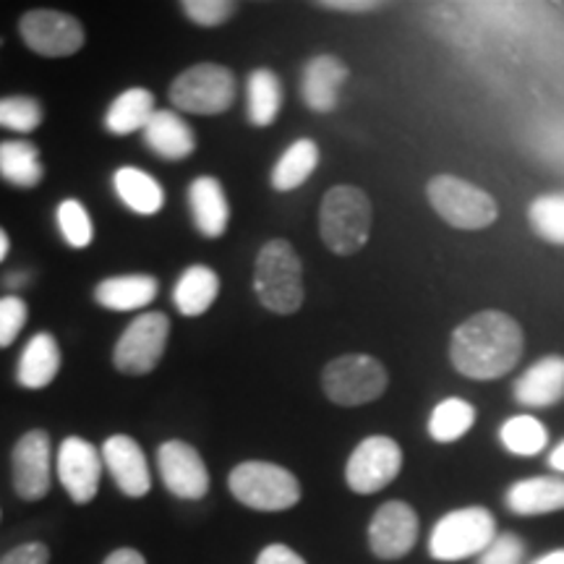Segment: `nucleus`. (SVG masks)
Listing matches in <instances>:
<instances>
[{
  "label": "nucleus",
  "instance_id": "obj_32",
  "mask_svg": "<svg viewBox=\"0 0 564 564\" xmlns=\"http://www.w3.org/2000/svg\"><path fill=\"white\" fill-rule=\"evenodd\" d=\"M528 225L541 241L564 246V192L535 196L528 207Z\"/></svg>",
  "mask_w": 564,
  "mask_h": 564
},
{
  "label": "nucleus",
  "instance_id": "obj_16",
  "mask_svg": "<svg viewBox=\"0 0 564 564\" xmlns=\"http://www.w3.org/2000/svg\"><path fill=\"white\" fill-rule=\"evenodd\" d=\"M100 453L105 468L110 470L112 481L118 484V489H121L126 497L139 499L150 494V465H147V457L141 453L137 440H131V436L126 434H116L102 444Z\"/></svg>",
  "mask_w": 564,
  "mask_h": 564
},
{
  "label": "nucleus",
  "instance_id": "obj_12",
  "mask_svg": "<svg viewBox=\"0 0 564 564\" xmlns=\"http://www.w3.org/2000/svg\"><path fill=\"white\" fill-rule=\"evenodd\" d=\"M419 512L403 499H390L373 512L366 539L377 560L394 562L413 552V546L419 544Z\"/></svg>",
  "mask_w": 564,
  "mask_h": 564
},
{
  "label": "nucleus",
  "instance_id": "obj_30",
  "mask_svg": "<svg viewBox=\"0 0 564 564\" xmlns=\"http://www.w3.org/2000/svg\"><path fill=\"white\" fill-rule=\"evenodd\" d=\"M499 442L514 457H535L549 447V429L535 415L518 413L499 426Z\"/></svg>",
  "mask_w": 564,
  "mask_h": 564
},
{
  "label": "nucleus",
  "instance_id": "obj_20",
  "mask_svg": "<svg viewBox=\"0 0 564 564\" xmlns=\"http://www.w3.org/2000/svg\"><path fill=\"white\" fill-rule=\"evenodd\" d=\"M188 207H192V217L196 230L204 238H223L228 230L230 209L228 196H225L223 183L212 175H199L188 186Z\"/></svg>",
  "mask_w": 564,
  "mask_h": 564
},
{
  "label": "nucleus",
  "instance_id": "obj_14",
  "mask_svg": "<svg viewBox=\"0 0 564 564\" xmlns=\"http://www.w3.org/2000/svg\"><path fill=\"white\" fill-rule=\"evenodd\" d=\"M102 453L82 436H68L58 449V478L76 505H89L97 497L102 478Z\"/></svg>",
  "mask_w": 564,
  "mask_h": 564
},
{
  "label": "nucleus",
  "instance_id": "obj_13",
  "mask_svg": "<svg viewBox=\"0 0 564 564\" xmlns=\"http://www.w3.org/2000/svg\"><path fill=\"white\" fill-rule=\"evenodd\" d=\"M13 489L24 502H40L53 484V444L47 432L32 429L17 442L11 453Z\"/></svg>",
  "mask_w": 564,
  "mask_h": 564
},
{
  "label": "nucleus",
  "instance_id": "obj_29",
  "mask_svg": "<svg viewBox=\"0 0 564 564\" xmlns=\"http://www.w3.org/2000/svg\"><path fill=\"white\" fill-rule=\"evenodd\" d=\"M319 165V147L312 139H299L282 152L278 165L272 167V188L274 192H293L312 178Z\"/></svg>",
  "mask_w": 564,
  "mask_h": 564
},
{
  "label": "nucleus",
  "instance_id": "obj_2",
  "mask_svg": "<svg viewBox=\"0 0 564 564\" xmlns=\"http://www.w3.org/2000/svg\"><path fill=\"white\" fill-rule=\"evenodd\" d=\"M319 232L324 246L337 257L361 251L371 236V202L364 188H329L319 207Z\"/></svg>",
  "mask_w": 564,
  "mask_h": 564
},
{
  "label": "nucleus",
  "instance_id": "obj_15",
  "mask_svg": "<svg viewBox=\"0 0 564 564\" xmlns=\"http://www.w3.org/2000/svg\"><path fill=\"white\" fill-rule=\"evenodd\" d=\"M158 465L162 484L167 491L181 499H202L209 491V474L202 455L196 453L192 444L171 440L158 449Z\"/></svg>",
  "mask_w": 564,
  "mask_h": 564
},
{
  "label": "nucleus",
  "instance_id": "obj_17",
  "mask_svg": "<svg viewBox=\"0 0 564 564\" xmlns=\"http://www.w3.org/2000/svg\"><path fill=\"white\" fill-rule=\"evenodd\" d=\"M505 507L514 518H544L564 512V478L556 474L528 476L507 486Z\"/></svg>",
  "mask_w": 564,
  "mask_h": 564
},
{
  "label": "nucleus",
  "instance_id": "obj_34",
  "mask_svg": "<svg viewBox=\"0 0 564 564\" xmlns=\"http://www.w3.org/2000/svg\"><path fill=\"white\" fill-rule=\"evenodd\" d=\"M55 217H58V228L66 243L74 246V249H87L91 238H95V228H91V217L84 209V204L79 199H63Z\"/></svg>",
  "mask_w": 564,
  "mask_h": 564
},
{
  "label": "nucleus",
  "instance_id": "obj_36",
  "mask_svg": "<svg viewBox=\"0 0 564 564\" xmlns=\"http://www.w3.org/2000/svg\"><path fill=\"white\" fill-rule=\"evenodd\" d=\"M183 13L199 26H220L232 17L236 3L230 0H186L181 6Z\"/></svg>",
  "mask_w": 564,
  "mask_h": 564
},
{
  "label": "nucleus",
  "instance_id": "obj_33",
  "mask_svg": "<svg viewBox=\"0 0 564 564\" xmlns=\"http://www.w3.org/2000/svg\"><path fill=\"white\" fill-rule=\"evenodd\" d=\"M42 123V105L34 97H0V129L13 133H32Z\"/></svg>",
  "mask_w": 564,
  "mask_h": 564
},
{
  "label": "nucleus",
  "instance_id": "obj_44",
  "mask_svg": "<svg viewBox=\"0 0 564 564\" xmlns=\"http://www.w3.org/2000/svg\"><path fill=\"white\" fill-rule=\"evenodd\" d=\"M30 282V272H11L9 278H6V285L9 288H21Z\"/></svg>",
  "mask_w": 564,
  "mask_h": 564
},
{
  "label": "nucleus",
  "instance_id": "obj_26",
  "mask_svg": "<svg viewBox=\"0 0 564 564\" xmlns=\"http://www.w3.org/2000/svg\"><path fill=\"white\" fill-rule=\"evenodd\" d=\"M112 188H116L118 199L137 215L152 217L165 207V192L150 173L139 171V167H118L112 175Z\"/></svg>",
  "mask_w": 564,
  "mask_h": 564
},
{
  "label": "nucleus",
  "instance_id": "obj_25",
  "mask_svg": "<svg viewBox=\"0 0 564 564\" xmlns=\"http://www.w3.org/2000/svg\"><path fill=\"white\" fill-rule=\"evenodd\" d=\"M154 112L158 110H154V95L150 89H126L123 95H118L112 100L108 112H105V129L112 137H129V133L144 131Z\"/></svg>",
  "mask_w": 564,
  "mask_h": 564
},
{
  "label": "nucleus",
  "instance_id": "obj_40",
  "mask_svg": "<svg viewBox=\"0 0 564 564\" xmlns=\"http://www.w3.org/2000/svg\"><path fill=\"white\" fill-rule=\"evenodd\" d=\"M322 9L329 11H343V13H369L382 9V3H373V0H327V3H319Z\"/></svg>",
  "mask_w": 564,
  "mask_h": 564
},
{
  "label": "nucleus",
  "instance_id": "obj_28",
  "mask_svg": "<svg viewBox=\"0 0 564 564\" xmlns=\"http://www.w3.org/2000/svg\"><path fill=\"white\" fill-rule=\"evenodd\" d=\"M282 108V84L270 68H257L246 82V112L251 126H272Z\"/></svg>",
  "mask_w": 564,
  "mask_h": 564
},
{
  "label": "nucleus",
  "instance_id": "obj_7",
  "mask_svg": "<svg viewBox=\"0 0 564 564\" xmlns=\"http://www.w3.org/2000/svg\"><path fill=\"white\" fill-rule=\"evenodd\" d=\"M390 373L379 358L366 352H348L324 366L322 390L335 405L358 408L373 403L387 392Z\"/></svg>",
  "mask_w": 564,
  "mask_h": 564
},
{
  "label": "nucleus",
  "instance_id": "obj_27",
  "mask_svg": "<svg viewBox=\"0 0 564 564\" xmlns=\"http://www.w3.org/2000/svg\"><path fill=\"white\" fill-rule=\"evenodd\" d=\"M42 162L40 150L26 139H9L0 141V178L11 186L19 188H34L40 186Z\"/></svg>",
  "mask_w": 564,
  "mask_h": 564
},
{
  "label": "nucleus",
  "instance_id": "obj_42",
  "mask_svg": "<svg viewBox=\"0 0 564 564\" xmlns=\"http://www.w3.org/2000/svg\"><path fill=\"white\" fill-rule=\"evenodd\" d=\"M549 468H552L556 476L564 478V440L549 453Z\"/></svg>",
  "mask_w": 564,
  "mask_h": 564
},
{
  "label": "nucleus",
  "instance_id": "obj_22",
  "mask_svg": "<svg viewBox=\"0 0 564 564\" xmlns=\"http://www.w3.org/2000/svg\"><path fill=\"white\" fill-rule=\"evenodd\" d=\"M61 371V348L51 333H37L19 358L17 379L24 390H45Z\"/></svg>",
  "mask_w": 564,
  "mask_h": 564
},
{
  "label": "nucleus",
  "instance_id": "obj_24",
  "mask_svg": "<svg viewBox=\"0 0 564 564\" xmlns=\"http://www.w3.org/2000/svg\"><path fill=\"white\" fill-rule=\"evenodd\" d=\"M217 293H220L217 272L212 267L192 264L188 270H183L178 282H175L173 301L183 316H202L209 312Z\"/></svg>",
  "mask_w": 564,
  "mask_h": 564
},
{
  "label": "nucleus",
  "instance_id": "obj_19",
  "mask_svg": "<svg viewBox=\"0 0 564 564\" xmlns=\"http://www.w3.org/2000/svg\"><path fill=\"white\" fill-rule=\"evenodd\" d=\"M512 398L523 408H554L564 400V358L544 356L514 379Z\"/></svg>",
  "mask_w": 564,
  "mask_h": 564
},
{
  "label": "nucleus",
  "instance_id": "obj_9",
  "mask_svg": "<svg viewBox=\"0 0 564 564\" xmlns=\"http://www.w3.org/2000/svg\"><path fill=\"white\" fill-rule=\"evenodd\" d=\"M167 337H171V319L165 314H139L126 327V333L118 337L116 350H112V364H116L118 371L129 373V377H144L165 356Z\"/></svg>",
  "mask_w": 564,
  "mask_h": 564
},
{
  "label": "nucleus",
  "instance_id": "obj_37",
  "mask_svg": "<svg viewBox=\"0 0 564 564\" xmlns=\"http://www.w3.org/2000/svg\"><path fill=\"white\" fill-rule=\"evenodd\" d=\"M26 303L19 295H6L0 299V348H9L17 340L26 324Z\"/></svg>",
  "mask_w": 564,
  "mask_h": 564
},
{
  "label": "nucleus",
  "instance_id": "obj_10",
  "mask_svg": "<svg viewBox=\"0 0 564 564\" xmlns=\"http://www.w3.org/2000/svg\"><path fill=\"white\" fill-rule=\"evenodd\" d=\"M403 470V449L392 436L373 434L352 449L345 465V484L350 491L369 497L390 486Z\"/></svg>",
  "mask_w": 564,
  "mask_h": 564
},
{
  "label": "nucleus",
  "instance_id": "obj_23",
  "mask_svg": "<svg viewBox=\"0 0 564 564\" xmlns=\"http://www.w3.org/2000/svg\"><path fill=\"white\" fill-rule=\"evenodd\" d=\"M158 280L150 274H121L108 278L95 288V301L110 312H139L158 299Z\"/></svg>",
  "mask_w": 564,
  "mask_h": 564
},
{
  "label": "nucleus",
  "instance_id": "obj_45",
  "mask_svg": "<svg viewBox=\"0 0 564 564\" xmlns=\"http://www.w3.org/2000/svg\"><path fill=\"white\" fill-rule=\"evenodd\" d=\"M9 249H11V241H9V232L0 228V262H3L6 257H9Z\"/></svg>",
  "mask_w": 564,
  "mask_h": 564
},
{
  "label": "nucleus",
  "instance_id": "obj_4",
  "mask_svg": "<svg viewBox=\"0 0 564 564\" xmlns=\"http://www.w3.org/2000/svg\"><path fill=\"white\" fill-rule=\"evenodd\" d=\"M497 518L489 507L470 505L444 512L429 533V554L436 562H463L481 556L497 539Z\"/></svg>",
  "mask_w": 564,
  "mask_h": 564
},
{
  "label": "nucleus",
  "instance_id": "obj_41",
  "mask_svg": "<svg viewBox=\"0 0 564 564\" xmlns=\"http://www.w3.org/2000/svg\"><path fill=\"white\" fill-rule=\"evenodd\" d=\"M102 564H147V560L137 549H116Z\"/></svg>",
  "mask_w": 564,
  "mask_h": 564
},
{
  "label": "nucleus",
  "instance_id": "obj_38",
  "mask_svg": "<svg viewBox=\"0 0 564 564\" xmlns=\"http://www.w3.org/2000/svg\"><path fill=\"white\" fill-rule=\"evenodd\" d=\"M51 562V549L45 544H37V541H32V544H21L13 549L0 560V564H47Z\"/></svg>",
  "mask_w": 564,
  "mask_h": 564
},
{
  "label": "nucleus",
  "instance_id": "obj_18",
  "mask_svg": "<svg viewBox=\"0 0 564 564\" xmlns=\"http://www.w3.org/2000/svg\"><path fill=\"white\" fill-rule=\"evenodd\" d=\"M348 66L337 55L322 53L314 55L303 68L301 95L308 110L314 112H333L340 102V87L348 82Z\"/></svg>",
  "mask_w": 564,
  "mask_h": 564
},
{
  "label": "nucleus",
  "instance_id": "obj_1",
  "mask_svg": "<svg viewBox=\"0 0 564 564\" xmlns=\"http://www.w3.org/2000/svg\"><path fill=\"white\" fill-rule=\"evenodd\" d=\"M523 345V327L514 316L499 308H484L455 327L449 337V361L463 377L491 382L520 364Z\"/></svg>",
  "mask_w": 564,
  "mask_h": 564
},
{
  "label": "nucleus",
  "instance_id": "obj_8",
  "mask_svg": "<svg viewBox=\"0 0 564 564\" xmlns=\"http://www.w3.org/2000/svg\"><path fill=\"white\" fill-rule=\"evenodd\" d=\"M236 76L217 63H199L186 68L171 84V102L175 110L192 116H220L236 102Z\"/></svg>",
  "mask_w": 564,
  "mask_h": 564
},
{
  "label": "nucleus",
  "instance_id": "obj_31",
  "mask_svg": "<svg viewBox=\"0 0 564 564\" xmlns=\"http://www.w3.org/2000/svg\"><path fill=\"white\" fill-rule=\"evenodd\" d=\"M476 408L463 398H447L429 415V436L440 444H453L463 440L474 429Z\"/></svg>",
  "mask_w": 564,
  "mask_h": 564
},
{
  "label": "nucleus",
  "instance_id": "obj_3",
  "mask_svg": "<svg viewBox=\"0 0 564 564\" xmlns=\"http://www.w3.org/2000/svg\"><path fill=\"white\" fill-rule=\"evenodd\" d=\"M253 293L274 314H295L303 303V267L295 249L282 238L264 243L253 264Z\"/></svg>",
  "mask_w": 564,
  "mask_h": 564
},
{
  "label": "nucleus",
  "instance_id": "obj_11",
  "mask_svg": "<svg viewBox=\"0 0 564 564\" xmlns=\"http://www.w3.org/2000/svg\"><path fill=\"white\" fill-rule=\"evenodd\" d=\"M19 32L24 45L42 58H68L84 45L82 21L53 9L26 11L19 21Z\"/></svg>",
  "mask_w": 564,
  "mask_h": 564
},
{
  "label": "nucleus",
  "instance_id": "obj_5",
  "mask_svg": "<svg viewBox=\"0 0 564 564\" xmlns=\"http://www.w3.org/2000/svg\"><path fill=\"white\" fill-rule=\"evenodd\" d=\"M230 494L238 502L259 512H282L301 502V484L288 468L251 460L230 470Z\"/></svg>",
  "mask_w": 564,
  "mask_h": 564
},
{
  "label": "nucleus",
  "instance_id": "obj_43",
  "mask_svg": "<svg viewBox=\"0 0 564 564\" xmlns=\"http://www.w3.org/2000/svg\"><path fill=\"white\" fill-rule=\"evenodd\" d=\"M528 564H564V546L549 549V552L539 554L535 560H531Z\"/></svg>",
  "mask_w": 564,
  "mask_h": 564
},
{
  "label": "nucleus",
  "instance_id": "obj_6",
  "mask_svg": "<svg viewBox=\"0 0 564 564\" xmlns=\"http://www.w3.org/2000/svg\"><path fill=\"white\" fill-rule=\"evenodd\" d=\"M426 196L436 215L457 230H484L499 220L497 199L457 175H434Z\"/></svg>",
  "mask_w": 564,
  "mask_h": 564
},
{
  "label": "nucleus",
  "instance_id": "obj_39",
  "mask_svg": "<svg viewBox=\"0 0 564 564\" xmlns=\"http://www.w3.org/2000/svg\"><path fill=\"white\" fill-rule=\"evenodd\" d=\"M257 564H306V560L301 554H295L291 546L272 544L262 549V554L257 556Z\"/></svg>",
  "mask_w": 564,
  "mask_h": 564
},
{
  "label": "nucleus",
  "instance_id": "obj_21",
  "mask_svg": "<svg viewBox=\"0 0 564 564\" xmlns=\"http://www.w3.org/2000/svg\"><path fill=\"white\" fill-rule=\"evenodd\" d=\"M144 133L147 147L165 160H186L196 150V137L192 126L175 110H158L147 123Z\"/></svg>",
  "mask_w": 564,
  "mask_h": 564
},
{
  "label": "nucleus",
  "instance_id": "obj_35",
  "mask_svg": "<svg viewBox=\"0 0 564 564\" xmlns=\"http://www.w3.org/2000/svg\"><path fill=\"white\" fill-rule=\"evenodd\" d=\"M528 544L514 531L497 533V539L484 549L476 564H528Z\"/></svg>",
  "mask_w": 564,
  "mask_h": 564
}]
</instances>
